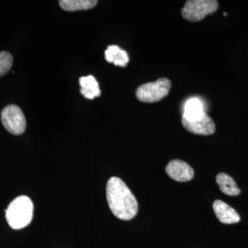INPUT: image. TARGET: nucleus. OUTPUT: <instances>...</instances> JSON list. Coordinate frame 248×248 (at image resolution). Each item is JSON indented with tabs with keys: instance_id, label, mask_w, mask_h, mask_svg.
Here are the masks:
<instances>
[{
	"instance_id": "obj_8",
	"label": "nucleus",
	"mask_w": 248,
	"mask_h": 248,
	"mask_svg": "<svg viewBox=\"0 0 248 248\" xmlns=\"http://www.w3.org/2000/svg\"><path fill=\"white\" fill-rule=\"evenodd\" d=\"M213 207L215 215L222 223L233 224L239 222V214L230 205L217 200L213 202Z\"/></svg>"
},
{
	"instance_id": "obj_14",
	"label": "nucleus",
	"mask_w": 248,
	"mask_h": 248,
	"mask_svg": "<svg viewBox=\"0 0 248 248\" xmlns=\"http://www.w3.org/2000/svg\"><path fill=\"white\" fill-rule=\"evenodd\" d=\"M13 63L12 55L8 52H0V77L10 70Z\"/></svg>"
},
{
	"instance_id": "obj_10",
	"label": "nucleus",
	"mask_w": 248,
	"mask_h": 248,
	"mask_svg": "<svg viewBox=\"0 0 248 248\" xmlns=\"http://www.w3.org/2000/svg\"><path fill=\"white\" fill-rule=\"evenodd\" d=\"M81 94L86 98L93 99L99 97L101 92L99 89L98 81L93 76L82 77L79 78Z\"/></svg>"
},
{
	"instance_id": "obj_3",
	"label": "nucleus",
	"mask_w": 248,
	"mask_h": 248,
	"mask_svg": "<svg viewBox=\"0 0 248 248\" xmlns=\"http://www.w3.org/2000/svg\"><path fill=\"white\" fill-rule=\"evenodd\" d=\"M170 89V80L162 78L155 82L140 86L136 90V98L139 101L145 103L157 102L169 95Z\"/></svg>"
},
{
	"instance_id": "obj_9",
	"label": "nucleus",
	"mask_w": 248,
	"mask_h": 248,
	"mask_svg": "<svg viewBox=\"0 0 248 248\" xmlns=\"http://www.w3.org/2000/svg\"><path fill=\"white\" fill-rule=\"evenodd\" d=\"M204 105L200 98H192L187 99L184 105V111L182 119L192 122L203 117L205 114Z\"/></svg>"
},
{
	"instance_id": "obj_7",
	"label": "nucleus",
	"mask_w": 248,
	"mask_h": 248,
	"mask_svg": "<svg viewBox=\"0 0 248 248\" xmlns=\"http://www.w3.org/2000/svg\"><path fill=\"white\" fill-rule=\"evenodd\" d=\"M182 125L187 132L199 135H212L216 131L213 119L207 113H205L202 118L192 122L182 119Z\"/></svg>"
},
{
	"instance_id": "obj_6",
	"label": "nucleus",
	"mask_w": 248,
	"mask_h": 248,
	"mask_svg": "<svg viewBox=\"0 0 248 248\" xmlns=\"http://www.w3.org/2000/svg\"><path fill=\"white\" fill-rule=\"evenodd\" d=\"M166 172L169 177L177 182H187L194 177L193 169L182 160L170 161L166 167Z\"/></svg>"
},
{
	"instance_id": "obj_13",
	"label": "nucleus",
	"mask_w": 248,
	"mask_h": 248,
	"mask_svg": "<svg viewBox=\"0 0 248 248\" xmlns=\"http://www.w3.org/2000/svg\"><path fill=\"white\" fill-rule=\"evenodd\" d=\"M98 4L97 0H61L59 5L62 9L66 11L86 10L96 7Z\"/></svg>"
},
{
	"instance_id": "obj_4",
	"label": "nucleus",
	"mask_w": 248,
	"mask_h": 248,
	"mask_svg": "<svg viewBox=\"0 0 248 248\" xmlns=\"http://www.w3.org/2000/svg\"><path fill=\"white\" fill-rule=\"evenodd\" d=\"M218 7L219 3L216 0H188L181 10V14L186 20L197 22L214 13Z\"/></svg>"
},
{
	"instance_id": "obj_5",
	"label": "nucleus",
	"mask_w": 248,
	"mask_h": 248,
	"mask_svg": "<svg viewBox=\"0 0 248 248\" xmlns=\"http://www.w3.org/2000/svg\"><path fill=\"white\" fill-rule=\"evenodd\" d=\"M1 122L8 132L15 135H19L26 130L25 116L20 108L16 105H9L3 108Z\"/></svg>"
},
{
	"instance_id": "obj_1",
	"label": "nucleus",
	"mask_w": 248,
	"mask_h": 248,
	"mask_svg": "<svg viewBox=\"0 0 248 248\" xmlns=\"http://www.w3.org/2000/svg\"><path fill=\"white\" fill-rule=\"evenodd\" d=\"M106 195L108 207L117 218L130 221L136 216L138 213L137 200L121 178L112 177L108 179Z\"/></svg>"
},
{
	"instance_id": "obj_2",
	"label": "nucleus",
	"mask_w": 248,
	"mask_h": 248,
	"mask_svg": "<svg viewBox=\"0 0 248 248\" xmlns=\"http://www.w3.org/2000/svg\"><path fill=\"white\" fill-rule=\"evenodd\" d=\"M33 216V203L27 196H19L9 204L6 210V218L9 226L19 230L29 225Z\"/></svg>"
},
{
	"instance_id": "obj_12",
	"label": "nucleus",
	"mask_w": 248,
	"mask_h": 248,
	"mask_svg": "<svg viewBox=\"0 0 248 248\" xmlns=\"http://www.w3.org/2000/svg\"><path fill=\"white\" fill-rule=\"evenodd\" d=\"M216 182L220 186L222 193L226 195L238 196L241 192L234 179L225 173L218 174L216 177Z\"/></svg>"
},
{
	"instance_id": "obj_11",
	"label": "nucleus",
	"mask_w": 248,
	"mask_h": 248,
	"mask_svg": "<svg viewBox=\"0 0 248 248\" xmlns=\"http://www.w3.org/2000/svg\"><path fill=\"white\" fill-rule=\"evenodd\" d=\"M105 59L108 62H113L116 66L125 67L129 62L128 53L117 45H110L105 51Z\"/></svg>"
}]
</instances>
